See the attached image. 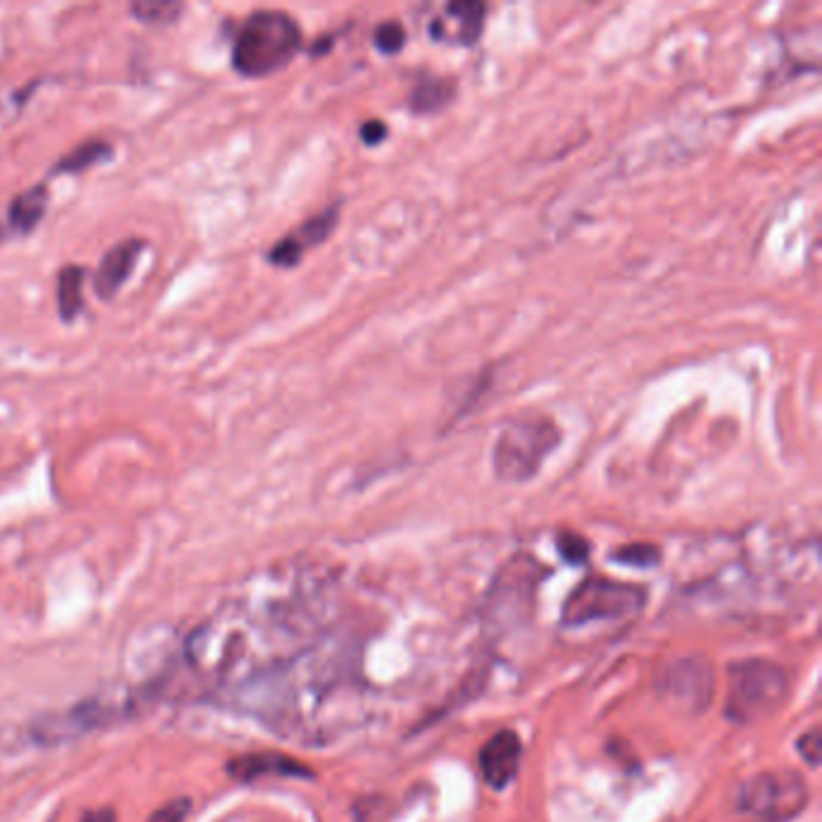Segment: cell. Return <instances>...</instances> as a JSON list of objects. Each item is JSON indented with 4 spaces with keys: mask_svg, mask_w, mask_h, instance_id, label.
Instances as JSON below:
<instances>
[{
    "mask_svg": "<svg viewBox=\"0 0 822 822\" xmlns=\"http://www.w3.org/2000/svg\"><path fill=\"white\" fill-rule=\"evenodd\" d=\"M302 49V29L283 10H256L239 27L232 66L244 78H266L283 70Z\"/></svg>",
    "mask_w": 822,
    "mask_h": 822,
    "instance_id": "cell-1",
    "label": "cell"
},
{
    "mask_svg": "<svg viewBox=\"0 0 822 822\" xmlns=\"http://www.w3.org/2000/svg\"><path fill=\"white\" fill-rule=\"evenodd\" d=\"M560 439L555 422L543 415H526L509 422L492 451V471L502 483H526L540 471L545 456L553 454Z\"/></svg>",
    "mask_w": 822,
    "mask_h": 822,
    "instance_id": "cell-2",
    "label": "cell"
},
{
    "mask_svg": "<svg viewBox=\"0 0 822 822\" xmlns=\"http://www.w3.org/2000/svg\"><path fill=\"white\" fill-rule=\"evenodd\" d=\"M789 680L782 666L772 661L750 659L733 663L728 671L726 716L736 724H753L777 712L784 702Z\"/></svg>",
    "mask_w": 822,
    "mask_h": 822,
    "instance_id": "cell-3",
    "label": "cell"
},
{
    "mask_svg": "<svg viewBox=\"0 0 822 822\" xmlns=\"http://www.w3.org/2000/svg\"><path fill=\"white\" fill-rule=\"evenodd\" d=\"M647 603V593L639 586L613 581L606 577H591L569 593L562 620L565 625L579 627L596 620H615L637 613Z\"/></svg>",
    "mask_w": 822,
    "mask_h": 822,
    "instance_id": "cell-4",
    "label": "cell"
},
{
    "mask_svg": "<svg viewBox=\"0 0 822 822\" xmlns=\"http://www.w3.org/2000/svg\"><path fill=\"white\" fill-rule=\"evenodd\" d=\"M808 789L798 774L791 772H767L757 774L743 784L738 794V808L745 815L757 820L782 822L798 810L806 808Z\"/></svg>",
    "mask_w": 822,
    "mask_h": 822,
    "instance_id": "cell-5",
    "label": "cell"
},
{
    "mask_svg": "<svg viewBox=\"0 0 822 822\" xmlns=\"http://www.w3.org/2000/svg\"><path fill=\"white\" fill-rule=\"evenodd\" d=\"M487 5L480 0H451L430 22V37L442 44L473 46L485 29Z\"/></svg>",
    "mask_w": 822,
    "mask_h": 822,
    "instance_id": "cell-6",
    "label": "cell"
},
{
    "mask_svg": "<svg viewBox=\"0 0 822 822\" xmlns=\"http://www.w3.org/2000/svg\"><path fill=\"white\" fill-rule=\"evenodd\" d=\"M336 225H338V205H331V208L321 210L319 215L309 217L307 222H302V225L295 227V230L287 234V237L280 239V242L270 249L268 261L280 268L297 266L311 246H319L321 242H326V239L331 237V232L336 230Z\"/></svg>",
    "mask_w": 822,
    "mask_h": 822,
    "instance_id": "cell-7",
    "label": "cell"
},
{
    "mask_svg": "<svg viewBox=\"0 0 822 822\" xmlns=\"http://www.w3.org/2000/svg\"><path fill=\"white\" fill-rule=\"evenodd\" d=\"M521 765V741L512 731H499L480 750V769L492 789H507Z\"/></svg>",
    "mask_w": 822,
    "mask_h": 822,
    "instance_id": "cell-8",
    "label": "cell"
},
{
    "mask_svg": "<svg viewBox=\"0 0 822 822\" xmlns=\"http://www.w3.org/2000/svg\"><path fill=\"white\" fill-rule=\"evenodd\" d=\"M668 697H675L683 704H695L704 707L712 697V671L709 663L702 661H678L666 671V683H661Z\"/></svg>",
    "mask_w": 822,
    "mask_h": 822,
    "instance_id": "cell-9",
    "label": "cell"
},
{
    "mask_svg": "<svg viewBox=\"0 0 822 822\" xmlns=\"http://www.w3.org/2000/svg\"><path fill=\"white\" fill-rule=\"evenodd\" d=\"M143 246V239H123V242L114 244L104 254L95 273V292L99 297L111 299L121 290L123 283L131 278L133 266L138 261Z\"/></svg>",
    "mask_w": 822,
    "mask_h": 822,
    "instance_id": "cell-10",
    "label": "cell"
},
{
    "mask_svg": "<svg viewBox=\"0 0 822 822\" xmlns=\"http://www.w3.org/2000/svg\"><path fill=\"white\" fill-rule=\"evenodd\" d=\"M456 97V80L425 75L413 85L408 97V107L415 114H437L449 107Z\"/></svg>",
    "mask_w": 822,
    "mask_h": 822,
    "instance_id": "cell-11",
    "label": "cell"
},
{
    "mask_svg": "<svg viewBox=\"0 0 822 822\" xmlns=\"http://www.w3.org/2000/svg\"><path fill=\"white\" fill-rule=\"evenodd\" d=\"M82 285H85V268L82 266H68L58 273L56 283V297H58V311L66 321H73L82 311L85 304V295H82Z\"/></svg>",
    "mask_w": 822,
    "mask_h": 822,
    "instance_id": "cell-12",
    "label": "cell"
},
{
    "mask_svg": "<svg viewBox=\"0 0 822 822\" xmlns=\"http://www.w3.org/2000/svg\"><path fill=\"white\" fill-rule=\"evenodd\" d=\"M230 772L239 779H254L258 774H307V769L295 765V760H287L280 755H249L239 757L230 765Z\"/></svg>",
    "mask_w": 822,
    "mask_h": 822,
    "instance_id": "cell-13",
    "label": "cell"
},
{
    "mask_svg": "<svg viewBox=\"0 0 822 822\" xmlns=\"http://www.w3.org/2000/svg\"><path fill=\"white\" fill-rule=\"evenodd\" d=\"M46 189L44 186H34L15 198L10 203V225L20 232H29L41 220L46 210Z\"/></svg>",
    "mask_w": 822,
    "mask_h": 822,
    "instance_id": "cell-14",
    "label": "cell"
},
{
    "mask_svg": "<svg viewBox=\"0 0 822 822\" xmlns=\"http://www.w3.org/2000/svg\"><path fill=\"white\" fill-rule=\"evenodd\" d=\"M111 155V145L104 143V140H87L80 148H75L70 155H66V160L58 162V172H80V169H87L90 164H95L104 157Z\"/></svg>",
    "mask_w": 822,
    "mask_h": 822,
    "instance_id": "cell-15",
    "label": "cell"
},
{
    "mask_svg": "<svg viewBox=\"0 0 822 822\" xmlns=\"http://www.w3.org/2000/svg\"><path fill=\"white\" fill-rule=\"evenodd\" d=\"M131 10L143 22H174L184 8L179 3H169V0H138Z\"/></svg>",
    "mask_w": 822,
    "mask_h": 822,
    "instance_id": "cell-16",
    "label": "cell"
},
{
    "mask_svg": "<svg viewBox=\"0 0 822 822\" xmlns=\"http://www.w3.org/2000/svg\"><path fill=\"white\" fill-rule=\"evenodd\" d=\"M374 44H377V49L384 51V54H398L405 46V29L401 22H381V25L374 29Z\"/></svg>",
    "mask_w": 822,
    "mask_h": 822,
    "instance_id": "cell-17",
    "label": "cell"
},
{
    "mask_svg": "<svg viewBox=\"0 0 822 822\" xmlns=\"http://www.w3.org/2000/svg\"><path fill=\"white\" fill-rule=\"evenodd\" d=\"M557 548H560V553L567 562H577V565L589 555V543L577 536V533H562L560 540H557Z\"/></svg>",
    "mask_w": 822,
    "mask_h": 822,
    "instance_id": "cell-18",
    "label": "cell"
},
{
    "mask_svg": "<svg viewBox=\"0 0 822 822\" xmlns=\"http://www.w3.org/2000/svg\"><path fill=\"white\" fill-rule=\"evenodd\" d=\"M618 560L630 562V565L649 567V565H654V562H659V550L651 548V545H630V548L620 550Z\"/></svg>",
    "mask_w": 822,
    "mask_h": 822,
    "instance_id": "cell-19",
    "label": "cell"
},
{
    "mask_svg": "<svg viewBox=\"0 0 822 822\" xmlns=\"http://www.w3.org/2000/svg\"><path fill=\"white\" fill-rule=\"evenodd\" d=\"M189 808H191V803L186 801V798H179V801L167 803V806H162L160 810H157V813L150 818V822H184Z\"/></svg>",
    "mask_w": 822,
    "mask_h": 822,
    "instance_id": "cell-20",
    "label": "cell"
},
{
    "mask_svg": "<svg viewBox=\"0 0 822 822\" xmlns=\"http://www.w3.org/2000/svg\"><path fill=\"white\" fill-rule=\"evenodd\" d=\"M386 133H389V128H386V123L384 121H367V123H362V131H360V135H362V140L367 145H379L381 140L386 138Z\"/></svg>",
    "mask_w": 822,
    "mask_h": 822,
    "instance_id": "cell-21",
    "label": "cell"
},
{
    "mask_svg": "<svg viewBox=\"0 0 822 822\" xmlns=\"http://www.w3.org/2000/svg\"><path fill=\"white\" fill-rule=\"evenodd\" d=\"M80 822H116L111 810H90Z\"/></svg>",
    "mask_w": 822,
    "mask_h": 822,
    "instance_id": "cell-22",
    "label": "cell"
}]
</instances>
